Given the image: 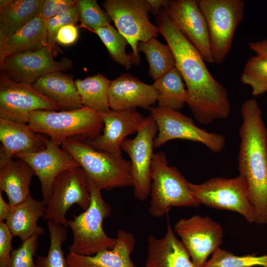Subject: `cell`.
<instances>
[{
    "mask_svg": "<svg viewBox=\"0 0 267 267\" xmlns=\"http://www.w3.org/2000/svg\"><path fill=\"white\" fill-rule=\"evenodd\" d=\"M158 32L166 40L175 58L187 91L186 104L195 120L208 125L225 119L231 111L225 88L208 70L205 60L171 20L164 9L155 16Z\"/></svg>",
    "mask_w": 267,
    "mask_h": 267,
    "instance_id": "obj_1",
    "label": "cell"
},
{
    "mask_svg": "<svg viewBox=\"0 0 267 267\" xmlns=\"http://www.w3.org/2000/svg\"><path fill=\"white\" fill-rule=\"evenodd\" d=\"M240 113L239 175L245 179L253 207L254 222L267 223V130L258 102L246 100Z\"/></svg>",
    "mask_w": 267,
    "mask_h": 267,
    "instance_id": "obj_2",
    "label": "cell"
},
{
    "mask_svg": "<svg viewBox=\"0 0 267 267\" xmlns=\"http://www.w3.org/2000/svg\"><path fill=\"white\" fill-rule=\"evenodd\" d=\"M61 146L101 190L132 186L130 161L98 149L82 138H67Z\"/></svg>",
    "mask_w": 267,
    "mask_h": 267,
    "instance_id": "obj_3",
    "label": "cell"
},
{
    "mask_svg": "<svg viewBox=\"0 0 267 267\" xmlns=\"http://www.w3.org/2000/svg\"><path fill=\"white\" fill-rule=\"evenodd\" d=\"M28 124L33 131L47 134L59 145L71 137L93 140L103 128L100 113L85 106L70 110H36L29 115Z\"/></svg>",
    "mask_w": 267,
    "mask_h": 267,
    "instance_id": "obj_4",
    "label": "cell"
},
{
    "mask_svg": "<svg viewBox=\"0 0 267 267\" xmlns=\"http://www.w3.org/2000/svg\"><path fill=\"white\" fill-rule=\"evenodd\" d=\"M88 186L91 199L89 207L68 221L73 234L69 253L92 256L112 249L116 239L108 236L103 228L104 220L111 213L110 205L103 198L101 190L89 178Z\"/></svg>",
    "mask_w": 267,
    "mask_h": 267,
    "instance_id": "obj_5",
    "label": "cell"
},
{
    "mask_svg": "<svg viewBox=\"0 0 267 267\" xmlns=\"http://www.w3.org/2000/svg\"><path fill=\"white\" fill-rule=\"evenodd\" d=\"M150 176L148 211L152 216L162 217L172 207H197L200 205L190 190L188 181L177 168L168 165L164 153L154 154Z\"/></svg>",
    "mask_w": 267,
    "mask_h": 267,
    "instance_id": "obj_6",
    "label": "cell"
},
{
    "mask_svg": "<svg viewBox=\"0 0 267 267\" xmlns=\"http://www.w3.org/2000/svg\"><path fill=\"white\" fill-rule=\"evenodd\" d=\"M205 19L214 62L221 64L229 53L235 31L244 17L242 0H198Z\"/></svg>",
    "mask_w": 267,
    "mask_h": 267,
    "instance_id": "obj_7",
    "label": "cell"
},
{
    "mask_svg": "<svg viewBox=\"0 0 267 267\" xmlns=\"http://www.w3.org/2000/svg\"><path fill=\"white\" fill-rule=\"evenodd\" d=\"M188 187L200 204L237 212L249 222L255 221L254 210L249 200L245 178L215 177L200 184L188 181Z\"/></svg>",
    "mask_w": 267,
    "mask_h": 267,
    "instance_id": "obj_8",
    "label": "cell"
},
{
    "mask_svg": "<svg viewBox=\"0 0 267 267\" xmlns=\"http://www.w3.org/2000/svg\"><path fill=\"white\" fill-rule=\"evenodd\" d=\"M102 5L117 30L131 46L134 65H138L140 60L138 43L156 38L159 33L157 26L150 21L148 0H105Z\"/></svg>",
    "mask_w": 267,
    "mask_h": 267,
    "instance_id": "obj_9",
    "label": "cell"
},
{
    "mask_svg": "<svg viewBox=\"0 0 267 267\" xmlns=\"http://www.w3.org/2000/svg\"><path fill=\"white\" fill-rule=\"evenodd\" d=\"M149 111L158 130L154 140V148L175 139L200 142L215 153L221 152L225 147L224 135L199 128L192 119L178 111L158 105L151 107Z\"/></svg>",
    "mask_w": 267,
    "mask_h": 267,
    "instance_id": "obj_10",
    "label": "cell"
},
{
    "mask_svg": "<svg viewBox=\"0 0 267 267\" xmlns=\"http://www.w3.org/2000/svg\"><path fill=\"white\" fill-rule=\"evenodd\" d=\"M158 131L155 121L149 115L145 117L135 137L126 138L121 144L122 151L130 158L134 195L140 201L146 200L150 194L154 142Z\"/></svg>",
    "mask_w": 267,
    "mask_h": 267,
    "instance_id": "obj_11",
    "label": "cell"
},
{
    "mask_svg": "<svg viewBox=\"0 0 267 267\" xmlns=\"http://www.w3.org/2000/svg\"><path fill=\"white\" fill-rule=\"evenodd\" d=\"M90 200L88 178L84 170L81 167L68 169L56 178L43 218L67 228V211L74 204L86 211L90 205Z\"/></svg>",
    "mask_w": 267,
    "mask_h": 267,
    "instance_id": "obj_12",
    "label": "cell"
},
{
    "mask_svg": "<svg viewBox=\"0 0 267 267\" xmlns=\"http://www.w3.org/2000/svg\"><path fill=\"white\" fill-rule=\"evenodd\" d=\"M41 110L58 111L60 108L32 84L15 81L5 73H1L0 118L28 124L30 114Z\"/></svg>",
    "mask_w": 267,
    "mask_h": 267,
    "instance_id": "obj_13",
    "label": "cell"
},
{
    "mask_svg": "<svg viewBox=\"0 0 267 267\" xmlns=\"http://www.w3.org/2000/svg\"><path fill=\"white\" fill-rule=\"evenodd\" d=\"M174 228L195 267H205L208 256L222 242L221 225L209 217L194 215L181 219Z\"/></svg>",
    "mask_w": 267,
    "mask_h": 267,
    "instance_id": "obj_14",
    "label": "cell"
},
{
    "mask_svg": "<svg viewBox=\"0 0 267 267\" xmlns=\"http://www.w3.org/2000/svg\"><path fill=\"white\" fill-rule=\"evenodd\" d=\"M0 66L12 80L33 85L39 78L51 73L69 70L73 64L68 58L54 60L51 49L45 46L10 56Z\"/></svg>",
    "mask_w": 267,
    "mask_h": 267,
    "instance_id": "obj_15",
    "label": "cell"
},
{
    "mask_svg": "<svg viewBox=\"0 0 267 267\" xmlns=\"http://www.w3.org/2000/svg\"><path fill=\"white\" fill-rule=\"evenodd\" d=\"M164 9L180 32L198 51L205 61L214 63L207 23L197 0H170Z\"/></svg>",
    "mask_w": 267,
    "mask_h": 267,
    "instance_id": "obj_16",
    "label": "cell"
},
{
    "mask_svg": "<svg viewBox=\"0 0 267 267\" xmlns=\"http://www.w3.org/2000/svg\"><path fill=\"white\" fill-rule=\"evenodd\" d=\"M44 141L45 147L43 150L33 153H20L15 157L26 162L38 177L43 200L46 203L50 197L56 178L65 170L80 166L61 145L45 137Z\"/></svg>",
    "mask_w": 267,
    "mask_h": 267,
    "instance_id": "obj_17",
    "label": "cell"
},
{
    "mask_svg": "<svg viewBox=\"0 0 267 267\" xmlns=\"http://www.w3.org/2000/svg\"><path fill=\"white\" fill-rule=\"evenodd\" d=\"M99 113L103 122L102 132L96 138L88 141L98 149L122 157V142L128 135L137 133L146 117L136 108L122 110L110 109Z\"/></svg>",
    "mask_w": 267,
    "mask_h": 267,
    "instance_id": "obj_18",
    "label": "cell"
},
{
    "mask_svg": "<svg viewBox=\"0 0 267 267\" xmlns=\"http://www.w3.org/2000/svg\"><path fill=\"white\" fill-rule=\"evenodd\" d=\"M158 95L153 84H147L128 73L111 81L108 89L110 108L114 110L137 107L149 110L157 103Z\"/></svg>",
    "mask_w": 267,
    "mask_h": 267,
    "instance_id": "obj_19",
    "label": "cell"
},
{
    "mask_svg": "<svg viewBox=\"0 0 267 267\" xmlns=\"http://www.w3.org/2000/svg\"><path fill=\"white\" fill-rule=\"evenodd\" d=\"M116 243L92 256L69 253L66 257L70 267H135L131 256L134 251L135 239L132 233L124 230L117 231Z\"/></svg>",
    "mask_w": 267,
    "mask_h": 267,
    "instance_id": "obj_20",
    "label": "cell"
},
{
    "mask_svg": "<svg viewBox=\"0 0 267 267\" xmlns=\"http://www.w3.org/2000/svg\"><path fill=\"white\" fill-rule=\"evenodd\" d=\"M0 161L20 153H33L45 147L44 137L33 131L28 124L0 118Z\"/></svg>",
    "mask_w": 267,
    "mask_h": 267,
    "instance_id": "obj_21",
    "label": "cell"
},
{
    "mask_svg": "<svg viewBox=\"0 0 267 267\" xmlns=\"http://www.w3.org/2000/svg\"><path fill=\"white\" fill-rule=\"evenodd\" d=\"M146 267H195L169 222L165 236L147 237Z\"/></svg>",
    "mask_w": 267,
    "mask_h": 267,
    "instance_id": "obj_22",
    "label": "cell"
},
{
    "mask_svg": "<svg viewBox=\"0 0 267 267\" xmlns=\"http://www.w3.org/2000/svg\"><path fill=\"white\" fill-rule=\"evenodd\" d=\"M47 20L36 16L11 35L0 34V64L10 56L48 46Z\"/></svg>",
    "mask_w": 267,
    "mask_h": 267,
    "instance_id": "obj_23",
    "label": "cell"
},
{
    "mask_svg": "<svg viewBox=\"0 0 267 267\" xmlns=\"http://www.w3.org/2000/svg\"><path fill=\"white\" fill-rule=\"evenodd\" d=\"M15 157L0 161V191L6 193L12 207L31 196L30 186L32 177L35 175L26 162Z\"/></svg>",
    "mask_w": 267,
    "mask_h": 267,
    "instance_id": "obj_24",
    "label": "cell"
},
{
    "mask_svg": "<svg viewBox=\"0 0 267 267\" xmlns=\"http://www.w3.org/2000/svg\"><path fill=\"white\" fill-rule=\"evenodd\" d=\"M46 210V203L30 196L24 201L12 207L5 223L13 236L23 242L34 235L43 234L44 229L38 225L40 218L43 217Z\"/></svg>",
    "mask_w": 267,
    "mask_h": 267,
    "instance_id": "obj_25",
    "label": "cell"
},
{
    "mask_svg": "<svg viewBox=\"0 0 267 267\" xmlns=\"http://www.w3.org/2000/svg\"><path fill=\"white\" fill-rule=\"evenodd\" d=\"M33 86L55 102L60 110H70L83 107L72 78L62 72H52L39 78Z\"/></svg>",
    "mask_w": 267,
    "mask_h": 267,
    "instance_id": "obj_26",
    "label": "cell"
},
{
    "mask_svg": "<svg viewBox=\"0 0 267 267\" xmlns=\"http://www.w3.org/2000/svg\"><path fill=\"white\" fill-rule=\"evenodd\" d=\"M42 0H0V34L7 36L38 15Z\"/></svg>",
    "mask_w": 267,
    "mask_h": 267,
    "instance_id": "obj_27",
    "label": "cell"
},
{
    "mask_svg": "<svg viewBox=\"0 0 267 267\" xmlns=\"http://www.w3.org/2000/svg\"><path fill=\"white\" fill-rule=\"evenodd\" d=\"M153 85L159 93L158 106L178 111L186 104L187 89L176 67L155 80Z\"/></svg>",
    "mask_w": 267,
    "mask_h": 267,
    "instance_id": "obj_28",
    "label": "cell"
},
{
    "mask_svg": "<svg viewBox=\"0 0 267 267\" xmlns=\"http://www.w3.org/2000/svg\"><path fill=\"white\" fill-rule=\"evenodd\" d=\"M111 82L101 73L76 80L75 84L83 106L98 113L110 109L108 89Z\"/></svg>",
    "mask_w": 267,
    "mask_h": 267,
    "instance_id": "obj_29",
    "label": "cell"
},
{
    "mask_svg": "<svg viewBox=\"0 0 267 267\" xmlns=\"http://www.w3.org/2000/svg\"><path fill=\"white\" fill-rule=\"evenodd\" d=\"M138 52L144 54L149 64V75L156 80L176 66L174 54L168 44L161 43L156 38L139 42Z\"/></svg>",
    "mask_w": 267,
    "mask_h": 267,
    "instance_id": "obj_30",
    "label": "cell"
},
{
    "mask_svg": "<svg viewBox=\"0 0 267 267\" xmlns=\"http://www.w3.org/2000/svg\"><path fill=\"white\" fill-rule=\"evenodd\" d=\"M46 224L50 237V245L45 256H39L35 261V267H70L62 250V244L67 238L64 226L52 220Z\"/></svg>",
    "mask_w": 267,
    "mask_h": 267,
    "instance_id": "obj_31",
    "label": "cell"
},
{
    "mask_svg": "<svg viewBox=\"0 0 267 267\" xmlns=\"http://www.w3.org/2000/svg\"><path fill=\"white\" fill-rule=\"evenodd\" d=\"M106 47L110 56L115 62L127 70L134 64L131 54L126 52L129 44L127 39L111 24L98 28L94 31Z\"/></svg>",
    "mask_w": 267,
    "mask_h": 267,
    "instance_id": "obj_32",
    "label": "cell"
},
{
    "mask_svg": "<svg viewBox=\"0 0 267 267\" xmlns=\"http://www.w3.org/2000/svg\"><path fill=\"white\" fill-rule=\"evenodd\" d=\"M240 81L251 87L254 96L267 92V56H251L245 65Z\"/></svg>",
    "mask_w": 267,
    "mask_h": 267,
    "instance_id": "obj_33",
    "label": "cell"
},
{
    "mask_svg": "<svg viewBox=\"0 0 267 267\" xmlns=\"http://www.w3.org/2000/svg\"><path fill=\"white\" fill-rule=\"evenodd\" d=\"M267 267V255L258 256L255 254L236 256L219 248L212 255L205 267Z\"/></svg>",
    "mask_w": 267,
    "mask_h": 267,
    "instance_id": "obj_34",
    "label": "cell"
},
{
    "mask_svg": "<svg viewBox=\"0 0 267 267\" xmlns=\"http://www.w3.org/2000/svg\"><path fill=\"white\" fill-rule=\"evenodd\" d=\"M79 20L87 27L94 31L110 25L112 20L96 0H77Z\"/></svg>",
    "mask_w": 267,
    "mask_h": 267,
    "instance_id": "obj_35",
    "label": "cell"
},
{
    "mask_svg": "<svg viewBox=\"0 0 267 267\" xmlns=\"http://www.w3.org/2000/svg\"><path fill=\"white\" fill-rule=\"evenodd\" d=\"M39 236L34 235L13 249L7 267H35L34 257L38 248Z\"/></svg>",
    "mask_w": 267,
    "mask_h": 267,
    "instance_id": "obj_36",
    "label": "cell"
},
{
    "mask_svg": "<svg viewBox=\"0 0 267 267\" xmlns=\"http://www.w3.org/2000/svg\"><path fill=\"white\" fill-rule=\"evenodd\" d=\"M79 20V15L76 5L68 9L47 21V44L51 49L56 43V37L59 30L64 26L75 24Z\"/></svg>",
    "mask_w": 267,
    "mask_h": 267,
    "instance_id": "obj_37",
    "label": "cell"
},
{
    "mask_svg": "<svg viewBox=\"0 0 267 267\" xmlns=\"http://www.w3.org/2000/svg\"><path fill=\"white\" fill-rule=\"evenodd\" d=\"M77 0H42L39 16L46 20L76 5Z\"/></svg>",
    "mask_w": 267,
    "mask_h": 267,
    "instance_id": "obj_38",
    "label": "cell"
},
{
    "mask_svg": "<svg viewBox=\"0 0 267 267\" xmlns=\"http://www.w3.org/2000/svg\"><path fill=\"white\" fill-rule=\"evenodd\" d=\"M13 237L6 223L0 222V267H7L8 266L13 250Z\"/></svg>",
    "mask_w": 267,
    "mask_h": 267,
    "instance_id": "obj_39",
    "label": "cell"
},
{
    "mask_svg": "<svg viewBox=\"0 0 267 267\" xmlns=\"http://www.w3.org/2000/svg\"><path fill=\"white\" fill-rule=\"evenodd\" d=\"M79 36V30L75 24L66 25L58 31L56 37V42L65 46L74 44Z\"/></svg>",
    "mask_w": 267,
    "mask_h": 267,
    "instance_id": "obj_40",
    "label": "cell"
},
{
    "mask_svg": "<svg viewBox=\"0 0 267 267\" xmlns=\"http://www.w3.org/2000/svg\"><path fill=\"white\" fill-rule=\"evenodd\" d=\"M249 48L257 55L267 56V39L248 43Z\"/></svg>",
    "mask_w": 267,
    "mask_h": 267,
    "instance_id": "obj_41",
    "label": "cell"
},
{
    "mask_svg": "<svg viewBox=\"0 0 267 267\" xmlns=\"http://www.w3.org/2000/svg\"><path fill=\"white\" fill-rule=\"evenodd\" d=\"M12 206L7 203L3 198L2 192L0 191V222H4L10 214Z\"/></svg>",
    "mask_w": 267,
    "mask_h": 267,
    "instance_id": "obj_42",
    "label": "cell"
},
{
    "mask_svg": "<svg viewBox=\"0 0 267 267\" xmlns=\"http://www.w3.org/2000/svg\"><path fill=\"white\" fill-rule=\"evenodd\" d=\"M150 6V12L156 16L162 8H165L169 4L168 0H147Z\"/></svg>",
    "mask_w": 267,
    "mask_h": 267,
    "instance_id": "obj_43",
    "label": "cell"
}]
</instances>
